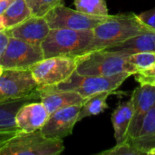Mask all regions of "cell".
Returning <instances> with one entry per match:
<instances>
[{
	"mask_svg": "<svg viewBox=\"0 0 155 155\" xmlns=\"http://www.w3.org/2000/svg\"><path fill=\"white\" fill-rule=\"evenodd\" d=\"M44 58L41 45L10 37L5 51L0 59V66L3 69L29 70Z\"/></svg>",
	"mask_w": 155,
	"mask_h": 155,
	"instance_id": "52a82bcc",
	"label": "cell"
},
{
	"mask_svg": "<svg viewBox=\"0 0 155 155\" xmlns=\"http://www.w3.org/2000/svg\"><path fill=\"white\" fill-rule=\"evenodd\" d=\"M134 75L140 85L155 86V63L147 67L137 70Z\"/></svg>",
	"mask_w": 155,
	"mask_h": 155,
	"instance_id": "d4e9b609",
	"label": "cell"
},
{
	"mask_svg": "<svg viewBox=\"0 0 155 155\" xmlns=\"http://www.w3.org/2000/svg\"><path fill=\"white\" fill-rule=\"evenodd\" d=\"M99 155H144L142 150L131 140H125L123 143H116L111 149L103 151Z\"/></svg>",
	"mask_w": 155,
	"mask_h": 155,
	"instance_id": "603a6c76",
	"label": "cell"
},
{
	"mask_svg": "<svg viewBox=\"0 0 155 155\" xmlns=\"http://www.w3.org/2000/svg\"><path fill=\"white\" fill-rule=\"evenodd\" d=\"M32 15L45 17L53 8L62 3V0H25Z\"/></svg>",
	"mask_w": 155,
	"mask_h": 155,
	"instance_id": "7402d4cb",
	"label": "cell"
},
{
	"mask_svg": "<svg viewBox=\"0 0 155 155\" xmlns=\"http://www.w3.org/2000/svg\"><path fill=\"white\" fill-rule=\"evenodd\" d=\"M33 101H40L39 90L25 97L0 102V132H21L15 124L16 113L22 105Z\"/></svg>",
	"mask_w": 155,
	"mask_h": 155,
	"instance_id": "9a60e30c",
	"label": "cell"
},
{
	"mask_svg": "<svg viewBox=\"0 0 155 155\" xmlns=\"http://www.w3.org/2000/svg\"><path fill=\"white\" fill-rule=\"evenodd\" d=\"M131 74L124 73L111 76L100 75H81L74 72L68 79L54 85L62 90H70L78 93L84 98L102 92H114L123 83L129 78Z\"/></svg>",
	"mask_w": 155,
	"mask_h": 155,
	"instance_id": "8992f818",
	"label": "cell"
},
{
	"mask_svg": "<svg viewBox=\"0 0 155 155\" xmlns=\"http://www.w3.org/2000/svg\"><path fill=\"white\" fill-rule=\"evenodd\" d=\"M108 16V15H107ZM107 16H97L71 9L63 3L53 8L45 16L49 26L53 28H66L72 30H93L104 21Z\"/></svg>",
	"mask_w": 155,
	"mask_h": 155,
	"instance_id": "ba28073f",
	"label": "cell"
},
{
	"mask_svg": "<svg viewBox=\"0 0 155 155\" xmlns=\"http://www.w3.org/2000/svg\"><path fill=\"white\" fill-rule=\"evenodd\" d=\"M3 70H4V69H3V68H2V67L0 66V74H2V72H3Z\"/></svg>",
	"mask_w": 155,
	"mask_h": 155,
	"instance_id": "4dcf8cb0",
	"label": "cell"
},
{
	"mask_svg": "<svg viewBox=\"0 0 155 155\" xmlns=\"http://www.w3.org/2000/svg\"><path fill=\"white\" fill-rule=\"evenodd\" d=\"M131 141L144 155H155V103L145 115L138 136Z\"/></svg>",
	"mask_w": 155,
	"mask_h": 155,
	"instance_id": "e0dca14e",
	"label": "cell"
},
{
	"mask_svg": "<svg viewBox=\"0 0 155 155\" xmlns=\"http://www.w3.org/2000/svg\"><path fill=\"white\" fill-rule=\"evenodd\" d=\"M111 94L113 92H102L85 98L78 115V122L86 117L98 115L108 108L107 99Z\"/></svg>",
	"mask_w": 155,
	"mask_h": 155,
	"instance_id": "d6986e66",
	"label": "cell"
},
{
	"mask_svg": "<svg viewBox=\"0 0 155 155\" xmlns=\"http://www.w3.org/2000/svg\"><path fill=\"white\" fill-rule=\"evenodd\" d=\"M133 117L128 130L127 140H134L138 136L143 121L155 103V86L139 85L132 94Z\"/></svg>",
	"mask_w": 155,
	"mask_h": 155,
	"instance_id": "8fae6325",
	"label": "cell"
},
{
	"mask_svg": "<svg viewBox=\"0 0 155 155\" xmlns=\"http://www.w3.org/2000/svg\"><path fill=\"white\" fill-rule=\"evenodd\" d=\"M38 91L30 70L4 69L0 74V102L25 97Z\"/></svg>",
	"mask_w": 155,
	"mask_h": 155,
	"instance_id": "9c48e42d",
	"label": "cell"
},
{
	"mask_svg": "<svg viewBox=\"0 0 155 155\" xmlns=\"http://www.w3.org/2000/svg\"><path fill=\"white\" fill-rule=\"evenodd\" d=\"M133 117L132 101L122 102L114 109L112 114V124L114 131V138L116 143H120L127 140L128 130Z\"/></svg>",
	"mask_w": 155,
	"mask_h": 155,
	"instance_id": "ac0fdd59",
	"label": "cell"
},
{
	"mask_svg": "<svg viewBox=\"0 0 155 155\" xmlns=\"http://www.w3.org/2000/svg\"><path fill=\"white\" fill-rule=\"evenodd\" d=\"M64 151L63 139L48 138L37 130L16 134L0 149V155H58Z\"/></svg>",
	"mask_w": 155,
	"mask_h": 155,
	"instance_id": "277c9868",
	"label": "cell"
},
{
	"mask_svg": "<svg viewBox=\"0 0 155 155\" xmlns=\"http://www.w3.org/2000/svg\"><path fill=\"white\" fill-rule=\"evenodd\" d=\"M10 36L7 35V33L5 32V30H0V59L3 56L5 48L8 45Z\"/></svg>",
	"mask_w": 155,
	"mask_h": 155,
	"instance_id": "4316f807",
	"label": "cell"
},
{
	"mask_svg": "<svg viewBox=\"0 0 155 155\" xmlns=\"http://www.w3.org/2000/svg\"><path fill=\"white\" fill-rule=\"evenodd\" d=\"M82 104L67 106L49 114V117L40 132L48 138L64 139L72 134Z\"/></svg>",
	"mask_w": 155,
	"mask_h": 155,
	"instance_id": "30bf717a",
	"label": "cell"
},
{
	"mask_svg": "<svg viewBox=\"0 0 155 155\" xmlns=\"http://www.w3.org/2000/svg\"><path fill=\"white\" fill-rule=\"evenodd\" d=\"M106 50L115 51L130 55L142 52H155V31H149L125 41L117 43L106 48Z\"/></svg>",
	"mask_w": 155,
	"mask_h": 155,
	"instance_id": "2e32d148",
	"label": "cell"
},
{
	"mask_svg": "<svg viewBox=\"0 0 155 155\" xmlns=\"http://www.w3.org/2000/svg\"><path fill=\"white\" fill-rule=\"evenodd\" d=\"M75 72L81 75L111 76L124 73L134 75L137 69L130 63L127 55L119 52L103 49L78 55Z\"/></svg>",
	"mask_w": 155,
	"mask_h": 155,
	"instance_id": "7a4b0ae2",
	"label": "cell"
},
{
	"mask_svg": "<svg viewBox=\"0 0 155 155\" xmlns=\"http://www.w3.org/2000/svg\"><path fill=\"white\" fill-rule=\"evenodd\" d=\"M76 10L84 14L107 16L109 15L106 0H74Z\"/></svg>",
	"mask_w": 155,
	"mask_h": 155,
	"instance_id": "44dd1931",
	"label": "cell"
},
{
	"mask_svg": "<svg viewBox=\"0 0 155 155\" xmlns=\"http://www.w3.org/2000/svg\"><path fill=\"white\" fill-rule=\"evenodd\" d=\"M94 41L93 30L53 28L42 42L44 57L56 55H82L88 52Z\"/></svg>",
	"mask_w": 155,
	"mask_h": 155,
	"instance_id": "3957f363",
	"label": "cell"
},
{
	"mask_svg": "<svg viewBox=\"0 0 155 155\" xmlns=\"http://www.w3.org/2000/svg\"><path fill=\"white\" fill-rule=\"evenodd\" d=\"M31 15V12L25 0H15L0 16L2 18L5 29H7L23 22Z\"/></svg>",
	"mask_w": 155,
	"mask_h": 155,
	"instance_id": "ffe728a7",
	"label": "cell"
},
{
	"mask_svg": "<svg viewBox=\"0 0 155 155\" xmlns=\"http://www.w3.org/2000/svg\"><path fill=\"white\" fill-rule=\"evenodd\" d=\"M19 132H0V149Z\"/></svg>",
	"mask_w": 155,
	"mask_h": 155,
	"instance_id": "83f0119b",
	"label": "cell"
},
{
	"mask_svg": "<svg viewBox=\"0 0 155 155\" xmlns=\"http://www.w3.org/2000/svg\"><path fill=\"white\" fill-rule=\"evenodd\" d=\"M149 31L155 30L145 25L134 13L109 15L104 21L93 29L94 41L87 53L106 49L113 45Z\"/></svg>",
	"mask_w": 155,
	"mask_h": 155,
	"instance_id": "6da1fadb",
	"label": "cell"
},
{
	"mask_svg": "<svg viewBox=\"0 0 155 155\" xmlns=\"http://www.w3.org/2000/svg\"><path fill=\"white\" fill-rule=\"evenodd\" d=\"M5 30L10 37L18 38L35 45H41L51 28L45 17L31 15L23 22Z\"/></svg>",
	"mask_w": 155,
	"mask_h": 155,
	"instance_id": "7c38bea8",
	"label": "cell"
},
{
	"mask_svg": "<svg viewBox=\"0 0 155 155\" xmlns=\"http://www.w3.org/2000/svg\"><path fill=\"white\" fill-rule=\"evenodd\" d=\"M128 56V60L137 70L147 67L155 63V52H142L133 54Z\"/></svg>",
	"mask_w": 155,
	"mask_h": 155,
	"instance_id": "cb8c5ba5",
	"label": "cell"
},
{
	"mask_svg": "<svg viewBox=\"0 0 155 155\" xmlns=\"http://www.w3.org/2000/svg\"><path fill=\"white\" fill-rule=\"evenodd\" d=\"M78 55H56L44 58L29 70L35 78L38 89L54 86L68 79L75 71Z\"/></svg>",
	"mask_w": 155,
	"mask_h": 155,
	"instance_id": "5b68a950",
	"label": "cell"
},
{
	"mask_svg": "<svg viewBox=\"0 0 155 155\" xmlns=\"http://www.w3.org/2000/svg\"><path fill=\"white\" fill-rule=\"evenodd\" d=\"M38 90L40 102L45 106L49 114L67 106L83 104L85 100L76 92L57 89L54 86H47Z\"/></svg>",
	"mask_w": 155,
	"mask_h": 155,
	"instance_id": "5bb4252c",
	"label": "cell"
},
{
	"mask_svg": "<svg viewBox=\"0 0 155 155\" xmlns=\"http://www.w3.org/2000/svg\"><path fill=\"white\" fill-rule=\"evenodd\" d=\"M15 0H0V15H2L5 11L11 5Z\"/></svg>",
	"mask_w": 155,
	"mask_h": 155,
	"instance_id": "f1b7e54d",
	"label": "cell"
},
{
	"mask_svg": "<svg viewBox=\"0 0 155 155\" xmlns=\"http://www.w3.org/2000/svg\"><path fill=\"white\" fill-rule=\"evenodd\" d=\"M49 112L40 101H33L22 105L15 115V124L24 133L40 130L49 117Z\"/></svg>",
	"mask_w": 155,
	"mask_h": 155,
	"instance_id": "4fadbf2b",
	"label": "cell"
},
{
	"mask_svg": "<svg viewBox=\"0 0 155 155\" xmlns=\"http://www.w3.org/2000/svg\"><path fill=\"white\" fill-rule=\"evenodd\" d=\"M138 18L148 27L155 30V7L142 12L141 14L137 15Z\"/></svg>",
	"mask_w": 155,
	"mask_h": 155,
	"instance_id": "484cf974",
	"label": "cell"
},
{
	"mask_svg": "<svg viewBox=\"0 0 155 155\" xmlns=\"http://www.w3.org/2000/svg\"><path fill=\"white\" fill-rule=\"evenodd\" d=\"M5 29V26L3 25V21H2V18L0 16V30H4Z\"/></svg>",
	"mask_w": 155,
	"mask_h": 155,
	"instance_id": "f546056e",
	"label": "cell"
}]
</instances>
